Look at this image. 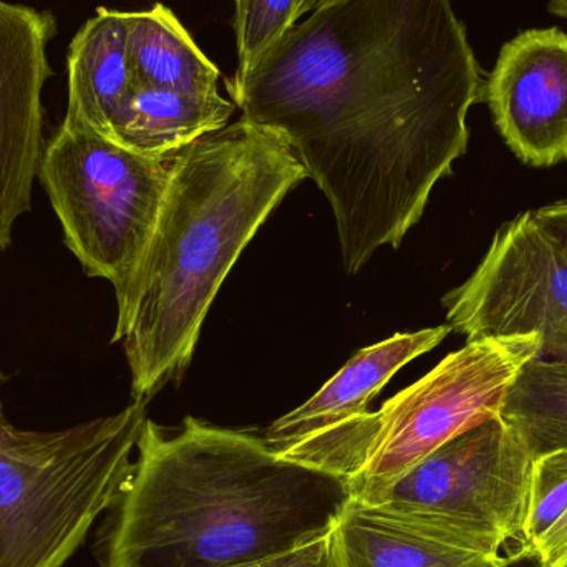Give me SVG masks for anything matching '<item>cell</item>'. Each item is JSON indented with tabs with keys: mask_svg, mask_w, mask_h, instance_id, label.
Here are the masks:
<instances>
[{
	"mask_svg": "<svg viewBox=\"0 0 567 567\" xmlns=\"http://www.w3.org/2000/svg\"><path fill=\"white\" fill-rule=\"evenodd\" d=\"M329 199L349 275L402 245L468 148L485 80L452 0H343L226 82Z\"/></svg>",
	"mask_w": 567,
	"mask_h": 567,
	"instance_id": "cell-1",
	"label": "cell"
},
{
	"mask_svg": "<svg viewBox=\"0 0 567 567\" xmlns=\"http://www.w3.org/2000/svg\"><path fill=\"white\" fill-rule=\"evenodd\" d=\"M102 538L103 567H239L336 529L342 478L290 462L262 436L188 416L172 433L146 419Z\"/></svg>",
	"mask_w": 567,
	"mask_h": 567,
	"instance_id": "cell-2",
	"label": "cell"
},
{
	"mask_svg": "<svg viewBox=\"0 0 567 567\" xmlns=\"http://www.w3.org/2000/svg\"><path fill=\"white\" fill-rule=\"evenodd\" d=\"M307 178L289 146L241 118L173 156L142 265L118 303L133 399L148 402L192 362L226 276L284 196Z\"/></svg>",
	"mask_w": 567,
	"mask_h": 567,
	"instance_id": "cell-3",
	"label": "cell"
},
{
	"mask_svg": "<svg viewBox=\"0 0 567 567\" xmlns=\"http://www.w3.org/2000/svg\"><path fill=\"white\" fill-rule=\"evenodd\" d=\"M146 419L145 400L133 399L69 429L20 430L0 399V567L65 566L118 502Z\"/></svg>",
	"mask_w": 567,
	"mask_h": 567,
	"instance_id": "cell-4",
	"label": "cell"
},
{
	"mask_svg": "<svg viewBox=\"0 0 567 567\" xmlns=\"http://www.w3.org/2000/svg\"><path fill=\"white\" fill-rule=\"evenodd\" d=\"M539 346L536 333L466 340L382 409L329 426L278 455L342 478L350 496L385 485L460 433L498 416Z\"/></svg>",
	"mask_w": 567,
	"mask_h": 567,
	"instance_id": "cell-5",
	"label": "cell"
},
{
	"mask_svg": "<svg viewBox=\"0 0 567 567\" xmlns=\"http://www.w3.org/2000/svg\"><path fill=\"white\" fill-rule=\"evenodd\" d=\"M173 156L133 152L66 113L47 143L39 179L63 243L89 278L112 284L116 300L152 241Z\"/></svg>",
	"mask_w": 567,
	"mask_h": 567,
	"instance_id": "cell-6",
	"label": "cell"
},
{
	"mask_svg": "<svg viewBox=\"0 0 567 567\" xmlns=\"http://www.w3.org/2000/svg\"><path fill=\"white\" fill-rule=\"evenodd\" d=\"M533 458L502 416L460 433L399 478L352 499L483 551L523 548Z\"/></svg>",
	"mask_w": 567,
	"mask_h": 567,
	"instance_id": "cell-7",
	"label": "cell"
},
{
	"mask_svg": "<svg viewBox=\"0 0 567 567\" xmlns=\"http://www.w3.org/2000/svg\"><path fill=\"white\" fill-rule=\"evenodd\" d=\"M443 306L466 340L536 333L539 359L567 365V252L533 212L496 231L472 278Z\"/></svg>",
	"mask_w": 567,
	"mask_h": 567,
	"instance_id": "cell-8",
	"label": "cell"
},
{
	"mask_svg": "<svg viewBox=\"0 0 567 567\" xmlns=\"http://www.w3.org/2000/svg\"><path fill=\"white\" fill-rule=\"evenodd\" d=\"M55 32L53 13L0 0V251L32 208L47 146L43 86L53 75L47 49Z\"/></svg>",
	"mask_w": 567,
	"mask_h": 567,
	"instance_id": "cell-9",
	"label": "cell"
},
{
	"mask_svg": "<svg viewBox=\"0 0 567 567\" xmlns=\"http://www.w3.org/2000/svg\"><path fill=\"white\" fill-rule=\"evenodd\" d=\"M499 135L526 165L567 159V33L532 29L503 45L485 82Z\"/></svg>",
	"mask_w": 567,
	"mask_h": 567,
	"instance_id": "cell-10",
	"label": "cell"
},
{
	"mask_svg": "<svg viewBox=\"0 0 567 567\" xmlns=\"http://www.w3.org/2000/svg\"><path fill=\"white\" fill-rule=\"evenodd\" d=\"M452 332V327H433L412 333H396L383 342L360 350L312 399L276 420L262 440L281 453L293 443L316 435L369 410L370 400L400 369L430 352Z\"/></svg>",
	"mask_w": 567,
	"mask_h": 567,
	"instance_id": "cell-11",
	"label": "cell"
},
{
	"mask_svg": "<svg viewBox=\"0 0 567 567\" xmlns=\"http://www.w3.org/2000/svg\"><path fill=\"white\" fill-rule=\"evenodd\" d=\"M339 567H505L495 555L350 498L336 529Z\"/></svg>",
	"mask_w": 567,
	"mask_h": 567,
	"instance_id": "cell-12",
	"label": "cell"
},
{
	"mask_svg": "<svg viewBox=\"0 0 567 567\" xmlns=\"http://www.w3.org/2000/svg\"><path fill=\"white\" fill-rule=\"evenodd\" d=\"M66 66V115L113 140L116 122L136 86L128 56V12L99 7L73 37Z\"/></svg>",
	"mask_w": 567,
	"mask_h": 567,
	"instance_id": "cell-13",
	"label": "cell"
},
{
	"mask_svg": "<svg viewBox=\"0 0 567 567\" xmlns=\"http://www.w3.org/2000/svg\"><path fill=\"white\" fill-rule=\"evenodd\" d=\"M236 103L158 86L136 85L115 126L113 142L150 156H173L229 125Z\"/></svg>",
	"mask_w": 567,
	"mask_h": 567,
	"instance_id": "cell-14",
	"label": "cell"
},
{
	"mask_svg": "<svg viewBox=\"0 0 567 567\" xmlns=\"http://www.w3.org/2000/svg\"><path fill=\"white\" fill-rule=\"evenodd\" d=\"M128 56L136 85L216 95L221 72L165 3L128 12Z\"/></svg>",
	"mask_w": 567,
	"mask_h": 567,
	"instance_id": "cell-15",
	"label": "cell"
},
{
	"mask_svg": "<svg viewBox=\"0 0 567 567\" xmlns=\"http://www.w3.org/2000/svg\"><path fill=\"white\" fill-rule=\"evenodd\" d=\"M499 416L533 460L567 450V365L553 360L526 362L509 386Z\"/></svg>",
	"mask_w": 567,
	"mask_h": 567,
	"instance_id": "cell-16",
	"label": "cell"
},
{
	"mask_svg": "<svg viewBox=\"0 0 567 567\" xmlns=\"http://www.w3.org/2000/svg\"><path fill=\"white\" fill-rule=\"evenodd\" d=\"M302 0H236L235 32L239 66L246 76L300 20Z\"/></svg>",
	"mask_w": 567,
	"mask_h": 567,
	"instance_id": "cell-17",
	"label": "cell"
},
{
	"mask_svg": "<svg viewBox=\"0 0 567 567\" xmlns=\"http://www.w3.org/2000/svg\"><path fill=\"white\" fill-rule=\"evenodd\" d=\"M566 512L567 450H563L533 460L523 548L532 551Z\"/></svg>",
	"mask_w": 567,
	"mask_h": 567,
	"instance_id": "cell-18",
	"label": "cell"
},
{
	"mask_svg": "<svg viewBox=\"0 0 567 567\" xmlns=\"http://www.w3.org/2000/svg\"><path fill=\"white\" fill-rule=\"evenodd\" d=\"M279 567H339L333 532L317 542L289 553Z\"/></svg>",
	"mask_w": 567,
	"mask_h": 567,
	"instance_id": "cell-19",
	"label": "cell"
},
{
	"mask_svg": "<svg viewBox=\"0 0 567 567\" xmlns=\"http://www.w3.org/2000/svg\"><path fill=\"white\" fill-rule=\"evenodd\" d=\"M529 553L542 567H567V512Z\"/></svg>",
	"mask_w": 567,
	"mask_h": 567,
	"instance_id": "cell-20",
	"label": "cell"
},
{
	"mask_svg": "<svg viewBox=\"0 0 567 567\" xmlns=\"http://www.w3.org/2000/svg\"><path fill=\"white\" fill-rule=\"evenodd\" d=\"M533 213L542 228L559 241L567 252V202L553 203Z\"/></svg>",
	"mask_w": 567,
	"mask_h": 567,
	"instance_id": "cell-21",
	"label": "cell"
},
{
	"mask_svg": "<svg viewBox=\"0 0 567 567\" xmlns=\"http://www.w3.org/2000/svg\"><path fill=\"white\" fill-rule=\"evenodd\" d=\"M505 567H542V565H539L538 559H536L532 553L522 548L516 549V551H512Z\"/></svg>",
	"mask_w": 567,
	"mask_h": 567,
	"instance_id": "cell-22",
	"label": "cell"
},
{
	"mask_svg": "<svg viewBox=\"0 0 567 567\" xmlns=\"http://www.w3.org/2000/svg\"><path fill=\"white\" fill-rule=\"evenodd\" d=\"M343 2V0H302L300 3V19L306 13L316 12V10L322 9V7L332 6V3Z\"/></svg>",
	"mask_w": 567,
	"mask_h": 567,
	"instance_id": "cell-23",
	"label": "cell"
},
{
	"mask_svg": "<svg viewBox=\"0 0 567 567\" xmlns=\"http://www.w3.org/2000/svg\"><path fill=\"white\" fill-rule=\"evenodd\" d=\"M548 9L559 19L567 20V0H548Z\"/></svg>",
	"mask_w": 567,
	"mask_h": 567,
	"instance_id": "cell-24",
	"label": "cell"
},
{
	"mask_svg": "<svg viewBox=\"0 0 567 567\" xmlns=\"http://www.w3.org/2000/svg\"><path fill=\"white\" fill-rule=\"evenodd\" d=\"M289 555V553H287ZM287 555L278 556V558L266 559V561L255 563V565H246L239 567H279L282 565L284 559L287 558Z\"/></svg>",
	"mask_w": 567,
	"mask_h": 567,
	"instance_id": "cell-25",
	"label": "cell"
}]
</instances>
